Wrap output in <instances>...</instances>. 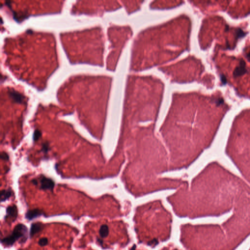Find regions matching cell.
Segmentation results:
<instances>
[{
    "mask_svg": "<svg viewBox=\"0 0 250 250\" xmlns=\"http://www.w3.org/2000/svg\"><path fill=\"white\" fill-rule=\"evenodd\" d=\"M42 132L40 130L38 129H36L34 132L33 135V139L34 141H37L39 139L40 137H41Z\"/></svg>",
    "mask_w": 250,
    "mask_h": 250,
    "instance_id": "10",
    "label": "cell"
},
{
    "mask_svg": "<svg viewBox=\"0 0 250 250\" xmlns=\"http://www.w3.org/2000/svg\"><path fill=\"white\" fill-rule=\"evenodd\" d=\"M246 34V32H244L243 31H242V29H240V28L237 29V31H236V35L237 36V38L243 37L244 36H245Z\"/></svg>",
    "mask_w": 250,
    "mask_h": 250,
    "instance_id": "12",
    "label": "cell"
},
{
    "mask_svg": "<svg viewBox=\"0 0 250 250\" xmlns=\"http://www.w3.org/2000/svg\"><path fill=\"white\" fill-rule=\"evenodd\" d=\"M40 189L43 190H53L55 186V183L51 178L42 176L39 178Z\"/></svg>",
    "mask_w": 250,
    "mask_h": 250,
    "instance_id": "2",
    "label": "cell"
},
{
    "mask_svg": "<svg viewBox=\"0 0 250 250\" xmlns=\"http://www.w3.org/2000/svg\"><path fill=\"white\" fill-rule=\"evenodd\" d=\"M220 80L223 85H225L227 83V79H226V77L224 75L222 74L220 75Z\"/></svg>",
    "mask_w": 250,
    "mask_h": 250,
    "instance_id": "15",
    "label": "cell"
},
{
    "mask_svg": "<svg viewBox=\"0 0 250 250\" xmlns=\"http://www.w3.org/2000/svg\"><path fill=\"white\" fill-rule=\"evenodd\" d=\"M247 71L246 68V62L243 59H241L238 67L235 68L233 72V76L234 78L240 77L244 74Z\"/></svg>",
    "mask_w": 250,
    "mask_h": 250,
    "instance_id": "4",
    "label": "cell"
},
{
    "mask_svg": "<svg viewBox=\"0 0 250 250\" xmlns=\"http://www.w3.org/2000/svg\"><path fill=\"white\" fill-rule=\"evenodd\" d=\"M12 191L11 189L7 190H3L1 192V202H4L12 196Z\"/></svg>",
    "mask_w": 250,
    "mask_h": 250,
    "instance_id": "8",
    "label": "cell"
},
{
    "mask_svg": "<svg viewBox=\"0 0 250 250\" xmlns=\"http://www.w3.org/2000/svg\"><path fill=\"white\" fill-rule=\"evenodd\" d=\"M44 229V224L42 222H34L31 225L30 229V237L31 238L34 236L35 234L41 231Z\"/></svg>",
    "mask_w": 250,
    "mask_h": 250,
    "instance_id": "5",
    "label": "cell"
},
{
    "mask_svg": "<svg viewBox=\"0 0 250 250\" xmlns=\"http://www.w3.org/2000/svg\"><path fill=\"white\" fill-rule=\"evenodd\" d=\"M109 233V227L106 224L102 225L100 227L99 230V234L102 238H105L108 236Z\"/></svg>",
    "mask_w": 250,
    "mask_h": 250,
    "instance_id": "9",
    "label": "cell"
},
{
    "mask_svg": "<svg viewBox=\"0 0 250 250\" xmlns=\"http://www.w3.org/2000/svg\"><path fill=\"white\" fill-rule=\"evenodd\" d=\"M48 238H47V237H43V238H40L38 241L39 245L41 246V247L46 246L48 244Z\"/></svg>",
    "mask_w": 250,
    "mask_h": 250,
    "instance_id": "11",
    "label": "cell"
},
{
    "mask_svg": "<svg viewBox=\"0 0 250 250\" xmlns=\"http://www.w3.org/2000/svg\"><path fill=\"white\" fill-rule=\"evenodd\" d=\"M9 94L10 97L16 103L22 104L24 102L25 98L23 95L16 91L13 90L9 91Z\"/></svg>",
    "mask_w": 250,
    "mask_h": 250,
    "instance_id": "7",
    "label": "cell"
},
{
    "mask_svg": "<svg viewBox=\"0 0 250 250\" xmlns=\"http://www.w3.org/2000/svg\"><path fill=\"white\" fill-rule=\"evenodd\" d=\"M43 213L38 209L28 211L25 214V218L28 220H32L34 218L43 216Z\"/></svg>",
    "mask_w": 250,
    "mask_h": 250,
    "instance_id": "6",
    "label": "cell"
},
{
    "mask_svg": "<svg viewBox=\"0 0 250 250\" xmlns=\"http://www.w3.org/2000/svg\"><path fill=\"white\" fill-rule=\"evenodd\" d=\"M246 58L247 59V60L250 62V51H249L248 53L246 54Z\"/></svg>",
    "mask_w": 250,
    "mask_h": 250,
    "instance_id": "16",
    "label": "cell"
},
{
    "mask_svg": "<svg viewBox=\"0 0 250 250\" xmlns=\"http://www.w3.org/2000/svg\"><path fill=\"white\" fill-rule=\"evenodd\" d=\"M17 217L18 209L16 205H11L7 207L6 209V215L4 217L5 220L10 218L15 221Z\"/></svg>",
    "mask_w": 250,
    "mask_h": 250,
    "instance_id": "3",
    "label": "cell"
},
{
    "mask_svg": "<svg viewBox=\"0 0 250 250\" xmlns=\"http://www.w3.org/2000/svg\"><path fill=\"white\" fill-rule=\"evenodd\" d=\"M28 228L23 224H18L15 226L12 234L1 240V243L5 247H10L16 241L22 239V242H25L28 238Z\"/></svg>",
    "mask_w": 250,
    "mask_h": 250,
    "instance_id": "1",
    "label": "cell"
},
{
    "mask_svg": "<svg viewBox=\"0 0 250 250\" xmlns=\"http://www.w3.org/2000/svg\"><path fill=\"white\" fill-rule=\"evenodd\" d=\"M48 150H49V145H48V143H45L43 144V147H42V150L44 152V153H48Z\"/></svg>",
    "mask_w": 250,
    "mask_h": 250,
    "instance_id": "13",
    "label": "cell"
},
{
    "mask_svg": "<svg viewBox=\"0 0 250 250\" xmlns=\"http://www.w3.org/2000/svg\"><path fill=\"white\" fill-rule=\"evenodd\" d=\"M1 159L5 160V161H7L8 160H9V156H8L7 153H6L5 152H3V153H1Z\"/></svg>",
    "mask_w": 250,
    "mask_h": 250,
    "instance_id": "14",
    "label": "cell"
}]
</instances>
